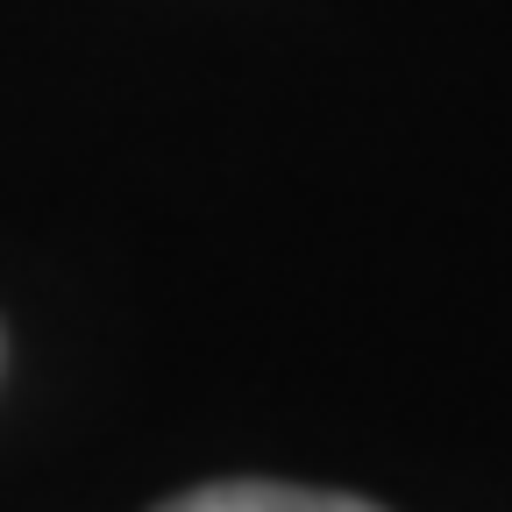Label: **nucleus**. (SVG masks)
Returning a JSON list of instances; mask_svg holds the SVG:
<instances>
[{
  "mask_svg": "<svg viewBox=\"0 0 512 512\" xmlns=\"http://www.w3.org/2000/svg\"><path fill=\"white\" fill-rule=\"evenodd\" d=\"M157 512H377V505L335 498V491H292V484H207V491L171 498Z\"/></svg>",
  "mask_w": 512,
  "mask_h": 512,
  "instance_id": "nucleus-1",
  "label": "nucleus"
}]
</instances>
